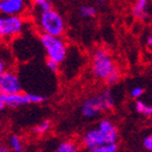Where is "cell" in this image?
<instances>
[{"label":"cell","mask_w":152,"mask_h":152,"mask_svg":"<svg viewBox=\"0 0 152 152\" xmlns=\"http://www.w3.org/2000/svg\"><path fill=\"white\" fill-rule=\"evenodd\" d=\"M91 73L108 86L116 85L121 79V72L112 54L104 48H98L92 54Z\"/></svg>","instance_id":"obj_1"},{"label":"cell","mask_w":152,"mask_h":152,"mask_svg":"<svg viewBox=\"0 0 152 152\" xmlns=\"http://www.w3.org/2000/svg\"><path fill=\"white\" fill-rule=\"evenodd\" d=\"M118 141V129L116 125L109 118H102L95 127L90 128L83 136L82 143L84 148L91 151L97 147L110 142Z\"/></svg>","instance_id":"obj_2"},{"label":"cell","mask_w":152,"mask_h":152,"mask_svg":"<svg viewBox=\"0 0 152 152\" xmlns=\"http://www.w3.org/2000/svg\"><path fill=\"white\" fill-rule=\"evenodd\" d=\"M115 105V98L111 89H105L102 92L89 97L83 102L80 113L86 118H96L103 112L110 111Z\"/></svg>","instance_id":"obj_3"},{"label":"cell","mask_w":152,"mask_h":152,"mask_svg":"<svg viewBox=\"0 0 152 152\" xmlns=\"http://www.w3.org/2000/svg\"><path fill=\"white\" fill-rule=\"evenodd\" d=\"M37 27L42 34L63 36L66 31L65 20L53 8L39 11L37 16Z\"/></svg>","instance_id":"obj_4"},{"label":"cell","mask_w":152,"mask_h":152,"mask_svg":"<svg viewBox=\"0 0 152 152\" xmlns=\"http://www.w3.org/2000/svg\"><path fill=\"white\" fill-rule=\"evenodd\" d=\"M39 40L48 59L54 60L60 64L65 61L67 57V44L62 36H53L40 33Z\"/></svg>","instance_id":"obj_5"},{"label":"cell","mask_w":152,"mask_h":152,"mask_svg":"<svg viewBox=\"0 0 152 152\" xmlns=\"http://www.w3.org/2000/svg\"><path fill=\"white\" fill-rule=\"evenodd\" d=\"M25 29V21L22 15L0 14V42L10 41L19 37Z\"/></svg>","instance_id":"obj_6"},{"label":"cell","mask_w":152,"mask_h":152,"mask_svg":"<svg viewBox=\"0 0 152 152\" xmlns=\"http://www.w3.org/2000/svg\"><path fill=\"white\" fill-rule=\"evenodd\" d=\"M23 85L19 74L7 69L0 76V94H13L22 91Z\"/></svg>","instance_id":"obj_7"},{"label":"cell","mask_w":152,"mask_h":152,"mask_svg":"<svg viewBox=\"0 0 152 152\" xmlns=\"http://www.w3.org/2000/svg\"><path fill=\"white\" fill-rule=\"evenodd\" d=\"M27 9V0H0V14L22 15Z\"/></svg>","instance_id":"obj_8"},{"label":"cell","mask_w":152,"mask_h":152,"mask_svg":"<svg viewBox=\"0 0 152 152\" xmlns=\"http://www.w3.org/2000/svg\"><path fill=\"white\" fill-rule=\"evenodd\" d=\"M0 100L3 102L4 107L8 108H20L23 105L29 104L26 92L19 91L13 94H0Z\"/></svg>","instance_id":"obj_9"},{"label":"cell","mask_w":152,"mask_h":152,"mask_svg":"<svg viewBox=\"0 0 152 152\" xmlns=\"http://www.w3.org/2000/svg\"><path fill=\"white\" fill-rule=\"evenodd\" d=\"M150 0H136L133 7V15L139 21H145L149 18Z\"/></svg>","instance_id":"obj_10"},{"label":"cell","mask_w":152,"mask_h":152,"mask_svg":"<svg viewBox=\"0 0 152 152\" xmlns=\"http://www.w3.org/2000/svg\"><path fill=\"white\" fill-rule=\"evenodd\" d=\"M8 147L14 152H23L24 151V143L22 138L18 135H11L8 140Z\"/></svg>","instance_id":"obj_11"},{"label":"cell","mask_w":152,"mask_h":152,"mask_svg":"<svg viewBox=\"0 0 152 152\" xmlns=\"http://www.w3.org/2000/svg\"><path fill=\"white\" fill-rule=\"evenodd\" d=\"M135 110L137 113L146 117H150L152 115V107L140 99H137V101L135 102Z\"/></svg>","instance_id":"obj_12"},{"label":"cell","mask_w":152,"mask_h":152,"mask_svg":"<svg viewBox=\"0 0 152 152\" xmlns=\"http://www.w3.org/2000/svg\"><path fill=\"white\" fill-rule=\"evenodd\" d=\"M57 152H77L78 151V145L72 140H65L59 143V146L56 149Z\"/></svg>","instance_id":"obj_13"},{"label":"cell","mask_w":152,"mask_h":152,"mask_svg":"<svg viewBox=\"0 0 152 152\" xmlns=\"http://www.w3.org/2000/svg\"><path fill=\"white\" fill-rule=\"evenodd\" d=\"M79 14L84 19H91L97 15V9L91 4H83L78 10Z\"/></svg>","instance_id":"obj_14"},{"label":"cell","mask_w":152,"mask_h":152,"mask_svg":"<svg viewBox=\"0 0 152 152\" xmlns=\"http://www.w3.org/2000/svg\"><path fill=\"white\" fill-rule=\"evenodd\" d=\"M51 121L49 120H45L42 122H40L39 124H37L35 127H34V133L36 135H45L46 133H48L51 128Z\"/></svg>","instance_id":"obj_15"},{"label":"cell","mask_w":152,"mask_h":152,"mask_svg":"<svg viewBox=\"0 0 152 152\" xmlns=\"http://www.w3.org/2000/svg\"><path fill=\"white\" fill-rule=\"evenodd\" d=\"M117 151H118V145H117V142H110L97 147L95 149H92L90 152H117Z\"/></svg>","instance_id":"obj_16"},{"label":"cell","mask_w":152,"mask_h":152,"mask_svg":"<svg viewBox=\"0 0 152 152\" xmlns=\"http://www.w3.org/2000/svg\"><path fill=\"white\" fill-rule=\"evenodd\" d=\"M26 96H27L29 104H40L47 99L44 95L38 92H26Z\"/></svg>","instance_id":"obj_17"},{"label":"cell","mask_w":152,"mask_h":152,"mask_svg":"<svg viewBox=\"0 0 152 152\" xmlns=\"http://www.w3.org/2000/svg\"><path fill=\"white\" fill-rule=\"evenodd\" d=\"M33 3V6L39 11H45V10L51 9L52 8V2L51 0H29Z\"/></svg>","instance_id":"obj_18"},{"label":"cell","mask_w":152,"mask_h":152,"mask_svg":"<svg viewBox=\"0 0 152 152\" xmlns=\"http://www.w3.org/2000/svg\"><path fill=\"white\" fill-rule=\"evenodd\" d=\"M46 66L50 72L52 73H58L59 70H60V63L56 62L54 60H51V59H48L46 60Z\"/></svg>","instance_id":"obj_19"},{"label":"cell","mask_w":152,"mask_h":152,"mask_svg":"<svg viewBox=\"0 0 152 152\" xmlns=\"http://www.w3.org/2000/svg\"><path fill=\"white\" fill-rule=\"evenodd\" d=\"M145 94V88L141 87V86H135L132 88L130 90V96L133 97L134 99H139L141 98Z\"/></svg>","instance_id":"obj_20"},{"label":"cell","mask_w":152,"mask_h":152,"mask_svg":"<svg viewBox=\"0 0 152 152\" xmlns=\"http://www.w3.org/2000/svg\"><path fill=\"white\" fill-rule=\"evenodd\" d=\"M142 146L147 151H152V135H148L143 138Z\"/></svg>","instance_id":"obj_21"},{"label":"cell","mask_w":152,"mask_h":152,"mask_svg":"<svg viewBox=\"0 0 152 152\" xmlns=\"http://www.w3.org/2000/svg\"><path fill=\"white\" fill-rule=\"evenodd\" d=\"M7 69H8L7 63L4 62V60H3L2 58H0V76L2 75V73L7 70Z\"/></svg>","instance_id":"obj_22"},{"label":"cell","mask_w":152,"mask_h":152,"mask_svg":"<svg viewBox=\"0 0 152 152\" xmlns=\"http://www.w3.org/2000/svg\"><path fill=\"white\" fill-rule=\"evenodd\" d=\"M10 151V148L7 145H3V143H0V152H8Z\"/></svg>","instance_id":"obj_23"},{"label":"cell","mask_w":152,"mask_h":152,"mask_svg":"<svg viewBox=\"0 0 152 152\" xmlns=\"http://www.w3.org/2000/svg\"><path fill=\"white\" fill-rule=\"evenodd\" d=\"M146 44H147V47L151 48L152 46V36L151 35H148L146 38Z\"/></svg>","instance_id":"obj_24"},{"label":"cell","mask_w":152,"mask_h":152,"mask_svg":"<svg viewBox=\"0 0 152 152\" xmlns=\"http://www.w3.org/2000/svg\"><path fill=\"white\" fill-rule=\"evenodd\" d=\"M4 108H6V107H4V104H3V102L0 100V113L3 111V109H4Z\"/></svg>","instance_id":"obj_25"},{"label":"cell","mask_w":152,"mask_h":152,"mask_svg":"<svg viewBox=\"0 0 152 152\" xmlns=\"http://www.w3.org/2000/svg\"><path fill=\"white\" fill-rule=\"evenodd\" d=\"M97 3H98L99 6H102V4L104 3V1H103V0H98V1H97Z\"/></svg>","instance_id":"obj_26"},{"label":"cell","mask_w":152,"mask_h":152,"mask_svg":"<svg viewBox=\"0 0 152 152\" xmlns=\"http://www.w3.org/2000/svg\"><path fill=\"white\" fill-rule=\"evenodd\" d=\"M70 1H76V0H70Z\"/></svg>","instance_id":"obj_27"}]
</instances>
